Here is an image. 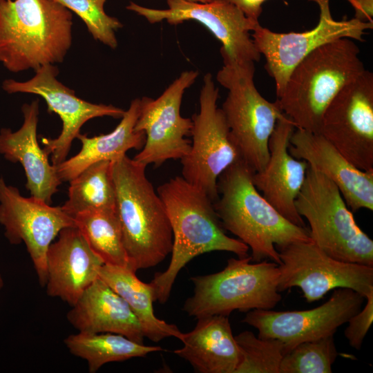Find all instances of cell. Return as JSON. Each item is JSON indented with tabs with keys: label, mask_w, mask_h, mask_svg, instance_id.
<instances>
[{
	"label": "cell",
	"mask_w": 373,
	"mask_h": 373,
	"mask_svg": "<svg viewBox=\"0 0 373 373\" xmlns=\"http://www.w3.org/2000/svg\"><path fill=\"white\" fill-rule=\"evenodd\" d=\"M354 9V17L363 22H373V0H348Z\"/></svg>",
	"instance_id": "836d02e7"
},
{
	"label": "cell",
	"mask_w": 373,
	"mask_h": 373,
	"mask_svg": "<svg viewBox=\"0 0 373 373\" xmlns=\"http://www.w3.org/2000/svg\"><path fill=\"white\" fill-rule=\"evenodd\" d=\"M295 206L312 242L332 258L373 267V240L359 227L335 184L308 166Z\"/></svg>",
	"instance_id": "52a82bcc"
},
{
	"label": "cell",
	"mask_w": 373,
	"mask_h": 373,
	"mask_svg": "<svg viewBox=\"0 0 373 373\" xmlns=\"http://www.w3.org/2000/svg\"><path fill=\"white\" fill-rule=\"evenodd\" d=\"M168 8L156 9L131 1L128 10L143 17L150 23L166 21L178 25L193 20L204 26L222 44L223 61H258L261 54L251 37L259 21H254L227 0L201 3L187 0H167Z\"/></svg>",
	"instance_id": "7c38bea8"
},
{
	"label": "cell",
	"mask_w": 373,
	"mask_h": 373,
	"mask_svg": "<svg viewBox=\"0 0 373 373\" xmlns=\"http://www.w3.org/2000/svg\"><path fill=\"white\" fill-rule=\"evenodd\" d=\"M239 8L247 17L258 21L262 12V5L267 0H227ZM348 1V0H347Z\"/></svg>",
	"instance_id": "d6a6232c"
},
{
	"label": "cell",
	"mask_w": 373,
	"mask_h": 373,
	"mask_svg": "<svg viewBox=\"0 0 373 373\" xmlns=\"http://www.w3.org/2000/svg\"><path fill=\"white\" fill-rule=\"evenodd\" d=\"M104 264L77 227L63 229L47 251V294L73 306Z\"/></svg>",
	"instance_id": "ffe728a7"
},
{
	"label": "cell",
	"mask_w": 373,
	"mask_h": 373,
	"mask_svg": "<svg viewBox=\"0 0 373 373\" xmlns=\"http://www.w3.org/2000/svg\"><path fill=\"white\" fill-rule=\"evenodd\" d=\"M112 161L95 162L72 179L68 198L62 209L74 218L90 210L115 211V191L112 178Z\"/></svg>",
	"instance_id": "4316f807"
},
{
	"label": "cell",
	"mask_w": 373,
	"mask_h": 373,
	"mask_svg": "<svg viewBox=\"0 0 373 373\" xmlns=\"http://www.w3.org/2000/svg\"><path fill=\"white\" fill-rule=\"evenodd\" d=\"M320 134L354 166L373 170V74L365 70L325 109Z\"/></svg>",
	"instance_id": "5bb4252c"
},
{
	"label": "cell",
	"mask_w": 373,
	"mask_h": 373,
	"mask_svg": "<svg viewBox=\"0 0 373 373\" xmlns=\"http://www.w3.org/2000/svg\"><path fill=\"white\" fill-rule=\"evenodd\" d=\"M199 75L197 70L181 73L156 99L140 98V110L135 129L145 133L141 151L133 157L139 163L159 167L169 160H181L190 151L191 118L180 114L185 90Z\"/></svg>",
	"instance_id": "4fadbf2b"
},
{
	"label": "cell",
	"mask_w": 373,
	"mask_h": 373,
	"mask_svg": "<svg viewBox=\"0 0 373 373\" xmlns=\"http://www.w3.org/2000/svg\"><path fill=\"white\" fill-rule=\"evenodd\" d=\"M140 110V98H135L124 111L120 122L111 133L91 137L79 133L77 138L82 143L80 151L55 166L60 180L70 182L95 162L113 161L128 150H141L145 142V133L135 129Z\"/></svg>",
	"instance_id": "cb8c5ba5"
},
{
	"label": "cell",
	"mask_w": 373,
	"mask_h": 373,
	"mask_svg": "<svg viewBox=\"0 0 373 373\" xmlns=\"http://www.w3.org/2000/svg\"><path fill=\"white\" fill-rule=\"evenodd\" d=\"M21 111L23 122L19 129L0 131V154L12 162H19L25 171L26 187L31 196L50 204L62 182L55 166L49 162V155L37 141L39 99L23 104Z\"/></svg>",
	"instance_id": "44dd1931"
},
{
	"label": "cell",
	"mask_w": 373,
	"mask_h": 373,
	"mask_svg": "<svg viewBox=\"0 0 373 373\" xmlns=\"http://www.w3.org/2000/svg\"><path fill=\"white\" fill-rule=\"evenodd\" d=\"M295 129L285 114L278 120L269 141L268 161L262 171L253 173L252 181L263 198L284 218L296 225L305 227L295 201L305 180L308 164L289 151Z\"/></svg>",
	"instance_id": "ac0fdd59"
},
{
	"label": "cell",
	"mask_w": 373,
	"mask_h": 373,
	"mask_svg": "<svg viewBox=\"0 0 373 373\" xmlns=\"http://www.w3.org/2000/svg\"><path fill=\"white\" fill-rule=\"evenodd\" d=\"M3 280L1 277V275L0 274V290L3 288Z\"/></svg>",
	"instance_id": "d590c367"
},
{
	"label": "cell",
	"mask_w": 373,
	"mask_h": 373,
	"mask_svg": "<svg viewBox=\"0 0 373 373\" xmlns=\"http://www.w3.org/2000/svg\"><path fill=\"white\" fill-rule=\"evenodd\" d=\"M58 73L56 66L47 64L37 69L35 75L27 81L9 79L2 83V88L8 93H23L41 96L48 106V111L60 117L62 129L58 137L41 140L44 150L51 155V162L55 166L66 159L73 141L86 122L104 116L122 118L125 111L111 104L91 103L78 97L75 90L57 79Z\"/></svg>",
	"instance_id": "2e32d148"
},
{
	"label": "cell",
	"mask_w": 373,
	"mask_h": 373,
	"mask_svg": "<svg viewBox=\"0 0 373 373\" xmlns=\"http://www.w3.org/2000/svg\"><path fill=\"white\" fill-rule=\"evenodd\" d=\"M0 224L10 243L25 244L39 284L45 287L48 248L63 229L76 227L74 218L61 207L50 206L32 196H23L0 177Z\"/></svg>",
	"instance_id": "e0dca14e"
},
{
	"label": "cell",
	"mask_w": 373,
	"mask_h": 373,
	"mask_svg": "<svg viewBox=\"0 0 373 373\" xmlns=\"http://www.w3.org/2000/svg\"><path fill=\"white\" fill-rule=\"evenodd\" d=\"M73 15L53 0H0V62L9 71H35L64 61Z\"/></svg>",
	"instance_id": "277c9868"
},
{
	"label": "cell",
	"mask_w": 373,
	"mask_h": 373,
	"mask_svg": "<svg viewBox=\"0 0 373 373\" xmlns=\"http://www.w3.org/2000/svg\"><path fill=\"white\" fill-rule=\"evenodd\" d=\"M365 299L353 289L338 288L317 307L298 311L253 309L247 312L242 322L256 328L259 338L282 341L286 354L301 343L334 335L360 311Z\"/></svg>",
	"instance_id": "9a60e30c"
},
{
	"label": "cell",
	"mask_w": 373,
	"mask_h": 373,
	"mask_svg": "<svg viewBox=\"0 0 373 373\" xmlns=\"http://www.w3.org/2000/svg\"><path fill=\"white\" fill-rule=\"evenodd\" d=\"M364 308L352 316L347 321L344 334L351 347L356 350L361 348L363 340L373 322V292L365 297Z\"/></svg>",
	"instance_id": "1f68e13d"
},
{
	"label": "cell",
	"mask_w": 373,
	"mask_h": 373,
	"mask_svg": "<svg viewBox=\"0 0 373 373\" xmlns=\"http://www.w3.org/2000/svg\"><path fill=\"white\" fill-rule=\"evenodd\" d=\"M240 359L235 373H279L285 354L284 343L276 338H261L251 331L235 336Z\"/></svg>",
	"instance_id": "f1b7e54d"
},
{
	"label": "cell",
	"mask_w": 373,
	"mask_h": 373,
	"mask_svg": "<svg viewBox=\"0 0 373 373\" xmlns=\"http://www.w3.org/2000/svg\"><path fill=\"white\" fill-rule=\"evenodd\" d=\"M337 356L334 335L303 342L284 355L279 373H331Z\"/></svg>",
	"instance_id": "f546056e"
},
{
	"label": "cell",
	"mask_w": 373,
	"mask_h": 373,
	"mask_svg": "<svg viewBox=\"0 0 373 373\" xmlns=\"http://www.w3.org/2000/svg\"><path fill=\"white\" fill-rule=\"evenodd\" d=\"M216 75L228 90L222 111L242 160L254 172L269 159V141L278 120L284 115L278 100L263 97L254 83V61H223Z\"/></svg>",
	"instance_id": "ba28073f"
},
{
	"label": "cell",
	"mask_w": 373,
	"mask_h": 373,
	"mask_svg": "<svg viewBox=\"0 0 373 373\" xmlns=\"http://www.w3.org/2000/svg\"><path fill=\"white\" fill-rule=\"evenodd\" d=\"M77 14L86 24L92 37L115 49L117 46L116 32L123 27L120 21L104 10L106 0H53Z\"/></svg>",
	"instance_id": "4dcf8cb0"
},
{
	"label": "cell",
	"mask_w": 373,
	"mask_h": 373,
	"mask_svg": "<svg viewBox=\"0 0 373 373\" xmlns=\"http://www.w3.org/2000/svg\"><path fill=\"white\" fill-rule=\"evenodd\" d=\"M70 352L86 360L90 373H95L107 363L123 361L135 357L162 351L160 346H147L114 333H86L71 334L64 339Z\"/></svg>",
	"instance_id": "484cf974"
},
{
	"label": "cell",
	"mask_w": 373,
	"mask_h": 373,
	"mask_svg": "<svg viewBox=\"0 0 373 373\" xmlns=\"http://www.w3.org/2000/svg\"><path fill=\"white\" fill-rule=\"evenodd\" d=\"M187 1H195V2H201V3H206L209 2L212 0H187Z\"/></svg>",
	"instance_id": "e575fe53"
},
{
	"label": "cell",
	"mask_w": 373,
	"mask_h": 373,
	"mask_svg": "<svg viewBox=\"0 0 373 373\" xmlns=\"http://www.w3.org/2000/svg\"><path fill=\"white\" fill-rule=\"evenodd\" d=\"M165 207L173 232L171 258L167 269L149 283L155 301L169 299L181 269L201 254L223 251L246 257L249 248L228 236L215 211L213 202L200 189L176 176L156 189Z\"/></svg>",
	"instance_id": "6da1fadb"
},
{
	"label": "cell",
	"mask_w": 373,
	"mask_h": 373,
	"mask_svg": "<svg viewBox=\"0 0 373 373\" xmlns=\"http://www.w3.org/2000/svg\"><path fill=\"white\" fill-rule=\"evenodd\" d=\"M281 264L278 290L299 287L307 302L321 299L329 291L349 288L365 297L373 292V267L332 258L312 240L276 247Z\"/></svg>",
	"instance_id": "30bf717a"
},
{
	"label": "cell",
	"mask_w": 373,
	"mask_h": 373,
	"mask_svg": "<svg viewBox=\"0 0 373 373\" xmlns=\"http://www.w3.org/2000/svg\"><path fill=\"white\" fill-rule=\"evenodd\" d=\"M254 172L242 160L225 169L218 180L220 197L213 202L223 228L251 251V261L281 264L276 247L312 240L309 231L284 218L257 190Z\"/></svg>",
	"instance_id": "7a4b0ae2"
},
{
	"label": "cell",
	"mask_w": 373,
	"mask_h": 373,
	"mask_svg": "<svg viewBox=\"0 0 373 373\" xmlns=\"http://www.w3.org/2000/svg\"><path fill=\"white\" fill-rule=\"evenodd\" d=\"M135 273L126 267L104 264L99 278L128 303L141 325L144 337L155 343L171 336L181 341L184 333L177 325L155 316L151 286L140 280Z\"/></svg>",
	"instance_id": "d4e9b609"
},
{
	"label": "cell",
	"mask_w": 373,
	"mask_h": 373,
	"mask_svg": "<svg viewBox=\"0 0 373 373\" xmlns=\"http://www.w3.org/2000/svg\"><path fill=\"white\" fill-rule=\"evenodd\" d=\"M353 39L342 38L316 49L291 71L277 100L296 128L319 133L327 106L365 68Z\"/></svg>",
	"instance_id": "5b68a950"
},
{
	"label": "cell",
	"mask_w": 373,
	"mask_h": 373,
	"mask_svg": "<svg viewBox=\"0 0 373 373\" xmlns=\"http://www.w3.org/2000/svg\"><path fill=\"white\" fill-rule=\"evenodd\" d=\"M146 168L126 154L112 161L115 211L128 257V268L135 272L156 266L173 247V232L167 213L146 175Z\"/></svg>",
	"instance_id": "3957f363"
},
{
	"label": "cell",
	"mask_w": 373,
	"mask_h": 373,
	"mask_svg": "<svg viewBox=\"0 0 373 373\" xmlns=\"http://www.w3.org/2000/svg\"><path fill=\"white\" fill-rule=\"evenodd\" d=\"M218 88L212 75L203 77L200 110L191 117L192 142L189 153L182 157V177L202 190L214 202L219 197L218 180L222 173L242 160L217 101Z\"/></svg>",
	"instance_id": "9c48e42d"
},
{
	"label": "cell",
	"mask_w": 373,
	"mask_h": 373,
	"mask_svg": "<svg viewBox=\"0 0 373 373\" xmlns=\"http://www.w3.org/2000/svg\"><path fill=\"white\" fill-rule=\"evenodd\" d=\"M73 218L91 249L104 264L128 267V257L115 211L90 210Z\"/></svg>",
	"instance_id": "83f0119b"
},
{
	"label": "cell",
	"mask_w": 373,
	"mask_h": 373,
	"mask_svg": "<svg viewBox=\"0 0 373 373\" xmlns=\"http://www.w3.org/2000/svg\"><path fill=\"white\" fill-rule=\"evenodd\" d=\"M195 327L184 333V346L174 351L198 373H235L240 350L227 316L197 318Z\"/></svg>",
	"instance_id": "603a6c76"
},
{
	"label": "cell",
	"mask_w": 373,
	"mask_h": 373,
	"mask_svg": "<svg viewBox=\"0 0 373 373\" xmlns=\"http://www.w3.org/2000/svg\"><path fill=\"white\" fill-rule=\"evenodd\" d=\"M67 318L79 332L114 333L144 342L141 325L128 303L99 278L85 289Z\"/></svg>",
	"instance_id": "7402d4cb"
},
{
	"label": "cell",
	"mask_w": 373,
	"mask_h": 373,
	"mask_svg": "<svg viewBox=\"0 0 373 373\" xmlns=\"http://www.w3.org/2000/svg\"><path fill=\"white\" fill-rule=\"evenodd\" d=\"M289 151L332 180L352 212L373 210V170L356 168L321 134L301 128L292 133Z\"/></svg>",
	"instance_id": "d6986e66"
},
{
	"label": "cell",
	"mask_w": 373,
	"mask_h": 373,
	"mask_svg": "<svg viewBox=\"0 0 373 373\" xmlns=\"http://www.w3.org/2000/svg\"><path fill=\"white\" fill-rule=\"evenodd\" d=\"M310 1L316 3L320 10L318 23L313 29L280 33L259 24L251 34L258 50L265 58L266 70L275 82L277 97L282 94L294 68L312 52L342 38L363 42L365 31L373 28V22L355 18L335 20L331 14L329 0Z\"/></svg>",
	"instance_id": "8fae6325"
},
{
	"label": "cell",
	"mask_w": 373,
	"mask_h": 373,
	"mask_svg": "<svg viewBox=\"0 0 373 373\" xmlns=\"http://www.w3.org/2000/svg\"><path fill=\"white\" fill-rule=\"evenodd\" d=\"M251 262V256L231 258L220 271L191 277L193 295L186 300L183 310L199 318L274 308L282 299L278 265L267 260Z\"/></svg>",
	"instance_id": "8992f818"
}]
</instances>
